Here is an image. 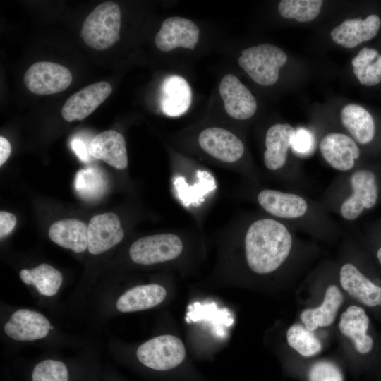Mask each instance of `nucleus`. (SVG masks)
<instances>
[{
	"instance_id": "nucleus-1",
	"label": "nucleus",
	"mask_w": 381,
	"mask_h": 381,
	"mask_svg": "<svg viewBox=\"0 0 381 381\" xmlns=\"http://www.w3.org/2000/svg\"><path fill=\"white\" fill-rule=\"evenodd\" d=\"M291 245V235L284 224L272 219L257 220L245 237L248 265L257 274L272 272L286 259Z\"/></svg>"
},
{
	"instance_id": "nucleus-2",
	"label": "nucleus",
	"mask_w": 381,
	"mask_h": 381,
	"mask_svg": "<svg viewBox=\"0 0 381 381\" xmlns=\"http://www.w3.org/2000/svg\"><path fill=\"white\" fill-rule=\"evenodd\" d=\"M121 11L113 1L98 5L85 18L81 37L90 47L97 50L111 47L119 40Z\"/></svg>"
},
{
	"instance_id": "nucleus-3",
	"label": "nucleus",
	"mask_w": 381,
	"mask_h": 381,
	"mask_svg": "<svg viewBox=\"0 0 381 381\" xmlns=\"http://www.w3.org/2000/svg\"><path fill=\"white\" fill-rule=\"evenodd\" d=\"M238 61L254 82L270 86L278 80L279 68L287 61V56L279 47L265 43L243 49Z\"/></svg>"
},
{
	"instance_id": "nucleus-4",
	"label": "nucleus",
	"mask_w": 381,
	"mask_h": 381,
	"mask_svg": "<svg viewBox=\"0 0 381 381\" xmlns=\"http://www.w3.org/2000/svg\"><path fill=\"white\" fill-rule=\"evenodd\" d=\"M138 361L145 366L158 371L179 366L186 357L181 340L173 335H160L142 344L137 349Z\"/></svg>"
},
{
	"instance_id": "nucleus-5",
	"label": "nucleus",
	"mask_w": 381,
	"mask_h": 381,
	"mask_svg": "<svg viewBox=\"0 0 381 381\" xmlns=\"http://www.w3.org/2000/svg\"><path fill=\"white\" fill-rule=\"evenodd\" d=\"M181 238L173 234L142 237L129 248L131 259L140 265H153L176 258L183 250Z\"/></svg>"
},
{
	"instance_id": "nucleus-6",
	"label": "nucleus",
	"mask_w": 381,
	"mask_h": 381,
	"mask_svg": "<svg viewBox=\"0 0 381 381\" xmlns=\"http://www.w3.org/2000/svg\"><path fill=\"white\" fill-rule=\"evenodd\" d=\"M23 80L30 92L46 95L66 90L71 83L72 75L64 66L40 61L29 67L25 73Z\"/></svg>"
},
{
	"instance_id": "nucleus-7",
	"label": "nucleus",
	"mask_w": 381,
	"mask_h": 381,
	"mask_svg": "<svg viewBox=\"0 0 381 381\" xmlns=\"http://www.w3.org/2000/svg\"><path fill=\"white\" fill-rule=\"evenodd\" d=\"M353 193L341 206L342 217L349 220L356 219L364 208L370 209L377 200V186L375 174L368 170H358L351 176Z\"/></svg>"
},
{
	"instance_id": "nucleus-8",
	"label": "nucleus",
	"mask_w": 381,
	"mask_h": 381,
	"mask_svg": "<svg viewBox=\"0 0 381 381\" xmlns=\"http://www.w3.org/2000/svg\"><path fill=\"white\" fill-rule=\"evenodd\" d=\"M200 30L190 20L179 17L165 19L155 37L157 47L169 52L177 47L194 49L199 39Z\"/></svg>"
},
{
	"instance_id": "nucleus-9",
	"label": "nucleus",
	"mask_w": 381,
	"mask_h": 381,
	"mask_svg": "<svg viewBox=\"0 0 381 381\" xmlns=\"http://www.w3.org/2000/svg\"><path fill=\"white\" fill-rule=\"evenodd\" d=\"M124 236L119 217L113 212L94 216L87 225V250L99 255L120 243Z\"/></svg>"
},
{
	"instance_id": "nucleus-10",
	"label": "nucleus",
	"mask_w": 381,
	"mask_h": 381,
	"mask_svg": "<svg viewBox=\"0 0 381 381\" xmlns=\"http://www.w3.org/2000/svg\"><path fill=\"white\" fill-rule=\"evenodd\" d=\"M111 92L112 87L105 81L85 87L66 100L61 115L68 122L82 120L92 113Z\"/></svg>"
},
{
	"instance_id": "nucleus-11",
	"label": "nucleus",
	"mask_w": 381,
	"mask_h": 381,
	"mask_svg": "<svg viewBox=\"0 0 381 381\" xmlns=\"http://www.w3.org/2000/svg\"><path fill=\"white\" fill-rule=\"evenodd\" d=\"M219 90L226 113L238 120L252 117L257 110V102L250 91L232 75H224Z\"/></svg>"
},
{
	"instance_id": "nucleus-12",
	"label": "nucleus",
	"mask_w": 381,
	"mask_h": 381,
	"mask_svg": "<svg viewBox=\"0 0 381 381\" xmlns=\"http://www.w3.org/2000/svg\"><path fill=\"white\" fill-rule=\"evenodd\" d=\"M198 142L205 152L225 162L238 161L245 149L243 143L236 135L219 127L202 130L199 135Z\"/></svg>"
},
{
	"instance_id": "nucleus-13",
	"label": "nucleus",
	"mask_w": 381,
	"mask_h": 381,
	"mask_svg": "<svg viewBox=\"0 0 381 381\" xmlns=\"http://www.w3.org/2000/svg\"><path fill=\"white\" fill-rule=\"evenodd\" d=\"M51 327L49 321L42 314L28 309H19L11 315L4 329L14 340L30 341L44 338Z\"/></svg>"
},
{
	"instance_id": "nucleus-14",
	"label": "nucleus",
	"mask_w": 381,
	"mask_h": 381,
	"mask_svg": "<svg viewBox=\"0 0 381 381\" xmlns=\"http://www.w3.org/2000/svg\"><path fill=\"white\" fill-rule=\"evenodd\" d=\"M381 28L377 14H369L365 18L346 19L331 31L334 42L345 48H353L363 42L373 39Z\"/></svg>"
},
{
	"instance_id": "nucleus-15",
	"label": "nucleus",
	"mask_w": 381,
	"mask_h": 381,
	"mask_svg": "<svg viewBox=\"0 0 381 381\" xmlns=\"http://www.w3.org/2000/svg\"><path fill=\"white\" fill-rule=\"evenodd\" d=\"M324 159L334 169L348 171L360 156V150L353 139L345 134L331 133L325 135L320 144Z\"/></svg>"
},
{
	"instance_id": "nucleus-16",
	"label": "nucleus",
	"mask_w": 381,
	"mask_h": 381,
	"mask_svg": "<svg viewBox=\"0 0 381 381\" xmlns=\"http://www.w3.org/2000/svg\"><path fill=\"white\" fill-rule=\"evenodd\" d=\"M87 149L90 156L103 160L116 169H124L128 166L125 138L114 130L97 134L90 142Z\"/></svg>"
},
{
	"instance_id": "nucleus-17",
	"label": "nucleus",
	"mask_w": 381,
	"mask_h": 381,
	"mask_svg": "<svg viewBox=\"0 0 381 381\" xmlns=\"http://www.w3.org/2000/svg\"><path fill=\"white\" fill-rule=\"evenodd\" d=\"M342 288L362 303L373 307L381 306V287L374 284L353 265L345 264L340 270Z\"/></svg>"
},
{
	"instance_id": "nucleus-18",
	"label": "nucleus",
	"mask_w": 381,
	"mask_h": 381,
	"mask_svg": "<svg viewBox=\"0 0 381 381\" xmlns=\"http://www.w3.org/2000/svg\"><path fill=\"white\" fill-rule=\"evenodd\" d=\"M258 201L265 211L280 218H298L305 214L308 209L306 200L301 196L277 190H261Z\"/></svg>"
},
{
	"instance_id": "nucleus-19",
	"label": "nucleus",
	"mask_w": 381,
	"mask_h": 381,
	"mask_svg": "<svg viewBox=\"0 0 381 381\" xmlns=\"http://www.w3.org/2000/svg\"><path fill=\"white\" fill-rule=\"evenodd\" d=\"M295 131L288 123H276L268 128L264 152V163L268 169L275 171L284 166Z\"/></svg>"
},
{
	"instance_id": "nucleus-20",
	"label": "nucleus",
	"mask_w": 381,
	"mask_h": 381,
	"mask_svg": "<svg viewBox=\"0 0 381 381\" xmlns=\"http://www.w3.org/2000/svg\"><path fill=\"white\" fill-rule=\"evenodd\" d=\"M369 318L365 310L351 306L341 315L339 328L342 334L350 338L362 354L368 353L373 346V338L367 334Z\"/></svg>"
},
{
	"instance_id": "nucleus-21",
	"label": "nucleus",
	"mask_w": 381,
	"mask_h": 381,
	"mask_svg": "<svg viewBox=\"0 0 381 381\" xmlns=\"http://www.w3.org/2000/svg\"><path fill=\"white\" fill-rule=\"evenodd\" d=\"M192 92L188 82L181 76L167 77L162 85L161 109L169 116L183 114L190 106Z\"/></svg>"
},
{
	"instance_id": "nucleus-22",
	"label": "nucleus",
	"mask_w": 381,
	"mask_h": 381,
	"mask_svg": "<svg viewBox=\"0 0 381 381\" xmlns=\"http://www.w3.org/2000/svg\"><path fill=\"white\" fill-rule=\"evenodd\" d=\"M167 296L166 289L157 284L133 287L122 294L116 306L122 313L150 309L161 303Z\"/></svg>"
},
{
	"instance_id": "nucleus-23",
	"label": "nucleus",
	"mask_w": 381,
	"mask_h": 381,
	"mask_svg": "<svg viewBox=\"0 0 381 381\" xmlns=\"http://www.w3.org/2000/svg\"><path fill=\"white\" fill-rule=\"evenodd\" d=\"M48 235L55 243L75 253H83L87 248V226L76 219H65L53 223Z\"/></svg>"
},
{
	"instance_id": "nucleus-24",
	"label": "nucleus",
	"mask_w": 381,
	"mask_h": 381,
	"mask_svg": "<svg viewBox=\"0 0 381 381\" xmlns=\"http://www.w3.org/2000/svg\"><path fill=\"white\" fill-rule=\"evenodd\" d=\"M342 124L360 144L370 143L376 132L373 116L368 110L356 104L346 105L341 110Z\"/></svg>"
},
{
	"instance_id": "nucleus-25",
	"label": "nucleus",
	"mask_w": 381,
	"mask_h": 381,
	"mask_svg": "<svg viewBox=\"0 0 381 381\" xmlns=\"http://www.w3.org/2000/svg\"><path fill=\"white\" fill-rule=\"evenodd\" d=\"M343 299L339 289L334 285L329 286L321 306L306 309L301 313V318L305 327L314 331L319 327L330 325L337 316Z\"/></svg>"
},
{
	"instance_id": "nucleus-26",
	"label": "nucleus",
	"mask_w": 381,
	"mask_h": 381,
	"mask_svg": "<svg viewBox=\"0 0 381 381\" xmlns=\"http://www.w3.org/2000/svg\"><path fill=\"white\" fill-rule=\"evenodd\" d=\"M19 275L25 284L33 285L40 294L47 296L56 294L63 282L61 273L46 263L31 270L23 269Z\"/></svg>"
},
{
	"instance_id": "nucleus-27",
	"label": "nucleus",
	"mask_w": 381,
	"mask_h": 381,
	"mask_svg": "<svg viewBox=\"0 0 381 381\" xmlns=\"http://www.w3.org/2000/svg\"><path fill=\"white\" fill-rule=\"evenodd\" d=\"M353 73L365 86L381 83V54L375 48L363 47L351 61Z\"/></svg>"
},
{
	"instance_id": "nucleus-28",
	"label": "nucleus",
	"mask_w": 381,
	"mask_h": 381,
	"mask_svg": "<svg viewBox=\"0 0 381 381\" xmlns=\"http://www.w3.org/2000/svg\"><path fill=\"white\" fill-rule=\"evenodd\" d=\"M323 1L321 0H282L278 9L285 18H295L301 23L315 19L321 11Z\"/></svg>"
},
{
	"instance_id": "nucleus-29",
	"label": "nucleus",
	"mask_w": 381,
	"mask_h": 381,
	"mask_svg": "<svg viewBox=\"0 0 381 381\" xmlns=\"http://www.w3.org/2000/svg\"><path fill=\"white\" fill-rule=\"evenodd\" d=\"M286 339L289 346L304 357L313 356L322 350L321 342L313 331L300 324L289 327Z\"/></svg>"
},
{
	"instance_id": "nucleus-30",
	"label": "nucleus",
	"mask_w": 381,
	"mask_h": 381,
	"mask_svg": "<svg viewBox=\"0 0 381 381\" xmlns=\"http://www.w3.org/2000/svg\"><path fill=\"white\" fill-rule=\"evenodd\" d=\"M106 186L104 175L96 169L88 168L77 172L75 180V190L85 199L98 198L104 193Z\"/></svg>"
},
{
	"instance_id": "nucleus-31",
	"label": "nucleus",
	"mask_w": 381,
	"mask_h": 381,
	"mask_svg": "<svg viewBox=\"0 0 381 381\" xmlns=\"http://www.w3.org/2000/svg\"><path fill=\"white\" fill-rule=\"evenodd\" d=\"M32 381H68L67 368L61 361L44 360L35 366Z\"/></svg>"
},
{
	"instance_id": "nucleus-32",
	"label": "nucleus",
	"mask_w": 381,
	"mask_h": 381,
	"mask_svg": "<svg viewBox=\"0 0 381 381\" xmlns=\"http://www.w3.org/2000/svg\"><path fill=\"white\" fill-rule=\"evenodd\" d=\"M307 381H344L343 373L334 362L320 360L313 363L307 371Z\"/></svg>"
},
{
	"instance_id": "nucleus-33",
	"label": "nucleus",
	"mask_w": 381,
	"mask_h": 381,
	"mask_svg": "<svg viewBox=\"0 0 381 381\" xmlns=\"http://www.w3.org/2000/svg\"><path fill=\"white\" fill-rule=\"evenodd\" d=\"M313 138L310 133L302 128L295 131L292 140V149L299 153H305L310 149Z\"/></svg>"
},
{
	"instance_id": "nucleus-34",
	"label": "nucleus",
	"mask_w": 381,
	"mask_h": 381,
	"mask_svg": "<svg viewBox=\"0 0 381 381\" xmlns=\"http://www.w3.org/2000/svg\"><path fill=\"white\" fill-rule=\"evenodd\" d=\"M16 224V217L14 214L5 212H0V237L4 238L14 229Z\"/></svg>"
},
{
	"instance_id": "nucleus-35",
	"label": "nucleus",
	"mask_w": 381,
	"mask_h": 381,
	"mask_svg": "<svg viewBox=\"0 0 381 381\" xmlns=\"http://www.w3.org/2000/svg\"><path fill=\"white\" fill-rule=\"evenodd\" d=\"M71 146L81 161L86 162L90 159L88 149L81 140L78 138L72 140Z\"/></svg>"
},
{
	"instance_id": "nucleus-36",
	"label": "nucleus",
	"mask_w": 381,
	"mask_h": 381,
	"mask_svg": "<svg viewBox=\"0 0 381 381\" xmlns=\"http://www.w3.org/2000/svg\"><path fill=\"white\" fill-rule=\"evenodd\" d=\"M11 151V147L9 142L3 136L0 137V165L3 164L8 158Z\"/></svg>"
},
{
	"instance_id": "nucleus-37",
	"label": "nucleus",
	"mask_w": 381,
	"mask_h": 381,
	"mask_svg": "<svg viewBox=\"0 0 381 381\" xmlns=\"http://www.w3.org/2000/svg\"><path fill=\"white\" fill-rule=\"evenodd\" d=\"M377 258L381 264V248L378 250L377 253Z\"/></svg>"
}]
</instances>
